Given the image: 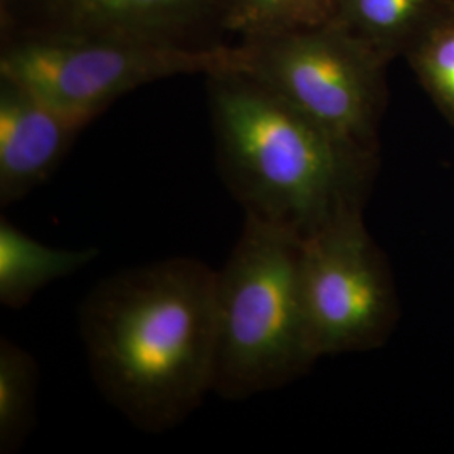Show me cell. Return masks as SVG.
Returning <instances> with one entry per match:
<instances>
[{
	"label": "cell",
	"mask_w": 454,
	"mask_h": 454,
	"mask_svg": "<svg viewBox=\"0 0 454 454\" xmlns=\"http://www.w3.org/2000/svg\"><path fill=\"white\" fill-rule=\"evenodd\" d=\"M215 276L195 258H167L101 279L78 309L101 397L138 431L187 421L214 389Z\"/></svg>",
	"instance_id": "cell-1"
},
{
	"label": "cell",
	"mask_w": 454,
	"mask_h": 454,
	"mask_svg": "<svg viewBox=\"0 0 454 454\" xmlns=\"http://www.w3.org/2000/svg\"><path fill=\"white\" fill-rule=\"evenodd\" d=\"M206 78L219 176L244 215L305 239L360 207L372 153L343 144L238 69Z\"/></svg>",
	"instance_id": "cell-2"
},
{
	"label": "cell",
	"mask_w": 454,
	"mask_h": 454,
	"mask_svg": "<svg viewBox=\"0 0 454 454\" xmlns=\"http://www.w3.org/2000/svg\"><path fill=\"white\" fill-rule=\"evenodd\" d=\"M301 238L244 215L243 231L215 276L214 389L246 401L290 384L317 356L305 318Z\"/></svg>",
	"instance_id": "cell-3"
},
{
	"label": "cell",
	"mask_w": 454,
	"mask_h": 454,
	"mask_svg": "<svg viewBox=\"0 0 454 454\" xmlns=\"http://www.w3.org/2000/svg\"><path fill=\"white\" fill-rule=\"evenodd\" d=\"M231 48L185 49L125 39H2L0 76L27 86L82 129L140 86L231 66Z\"/></svg>",
	"instance_id": "cell-4"
},
{
	"label": "cell",
	"mask_w": 454,
	"mask_h": 454,
	"mask_svg": "<svg viewBox=\"0 0 454 454\" xmlns=\"http://www.w3.org/2000/svg\"><path fill=\"white\" fill-rule=\"evenodd\" d=\"M379 61L333 22L232 44L231 66L309 116L343 144L372 153Z\"/></svg>",
	"instance_id": "cell-5"
},
{
	"label": "cell",
	"mask_w": 454,
	"mask_h": 454,
	"mask_svg": "<svg viewBox=\"0 0 454 454\" xmlns=\"http://www.w3.org/2000/svg\"><path fill=\"white\" fill-rule=\"evenodd\" d=\"M300 283L317 358L364 350L384 337L389 281L360 207L340 212L301 241Z\"/></svg>",
	"instance_id": "cell-6"
},
{
	"label": "cell",
	"mask_w": 454,
	"mask_h": 454,
	"mask_svg": "<svg viewBox=\"0 0 454 454\" xmlns=\"http://www.w3.org/2000/svg\"><path fill=\"white\" fill-rule=\"evenodd\" d=\"M231 0H0L2 39H125L185 49L232 46Z\"/></svg>",
	"instance_id": "cell-7"
},
{
	"label": "cell",
	"mask_w": 454,
	"mask_h": 454,
	"mask_svg": "<svg viewBox=\"0 0 454 454\" xmlns=\"http://www.w3.org/2000/svg\"><path fill=\"white\" fill-rule=\"evenodd\" d=\"M82 130L27 86L0 76V206L46 184Z\"/></svg>",
	"instance_id": "cell-8"
},
{
	"label": "cell",
	"mask_w": 454,
	"mask_h": 454,
	"mask_svg": "<svg viewBox=\"0 0 454 454\" xmlns=\"http://www.w3.org/2000/svg\"><path fill=\"white\" fill-rule=\"evenodd\" d=\"M97 247L59 249L0 219V303L5 309L27 307L51 283L76 275L97 260Z\"/></svg>",
	"instance_id": "cell-9"
},
{
	"label": "cell",
	"mask_w": 454,
	"mask_h": 454,
	"mask_svg": "<svg viewBox=\"0 0 454 454\" xmlns=\"http://www.w3.org/2000/svg\"><path fill=\"white\" fill-rule=\"evenodd\" d=\"M431 0H337L333 24L382 59L418 27Z\"/></svg>",
	"instance_id": "cell-10"
},
{
	"label": "cell",
	"mask_w": 454,
	"mask_h": 454,
	"mask_svg": "<svg viewBox=\"0 0 454 454\" xmlns=\"http://www.w3.org/2000/svg\"><path fill=\"white\" fill-rule=\"evenodd\" d=\"M39 367L31 352L0 340V454L20 451L33 433Z\"/></svg>",
	"instance_id": "cell-11"
},
{
	"label": "cell",
	"mask_w": 454,
	"mask_h": 454,
	"mask_svg": "<svg viewBox=\"0 0 454 454\" xmlns=\"http://www.w3.org/2000/svg\"><path fill=\"white\" fill-rule=\"evenodd\" d=\"M337 0H231L229 33L236 43L333 22Z\"/></svg>",
	"instance_id": "cell-12"
},
{
	"label": "cell",
	"mask_w": 454,
	"mask_h": 454,
	"mask_svg": "<svg viewBox=\"0 0 454 454\" xmlns=\"http://www.w3.org/2000/svg\"><path fill=\"white\" fill-rule=\"evenodd\" d=\"M421 69L424 80L439 101L454 110V29L439 34L426 48Z\"/></svg>",
	"instance_id": "cell-13"
}]
</instances>
